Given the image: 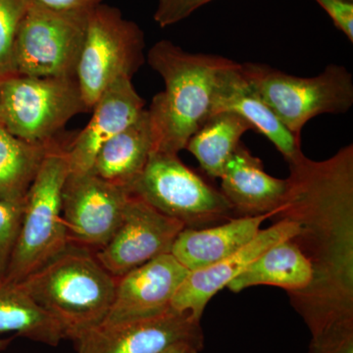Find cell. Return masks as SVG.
<instances>
[{
	"instance_id": "obj_22",
	"label": "cell",
	"mask_w": 353,
	"mask_h": 353,
	"mask_svg": "<svg viewBox=\"0 0 353 353\" xmlns=\"http://www.w3.org/2000/svg\"><path fill=\"white\" fill-rule=\"evenodd\" d=\"M252 125L238 114L218 112L209 116L205 122L188 141L189 150L209 176L221 178L234 150L241 145Z\"/></svg>"
},
{
	"instance_id": "obj_25",
	"label": "cell",
	"mask_w": 353,
	"mask_h": 353,
	"mask_svg": "<svg viewBox=\"0 0 353 353\" xmlns=\"http://www.w3.org/2000/svg\"><path fill=\"white\" fill-rule=\"evenodd\" d=\"M24 201L0 199V281L6 277L7 267L19 236Z\"/></svg>"
},
{
	"instance_id": "obj_6",
	"label": "cell",
	"mask_w": 353,
	"mask_h": 353,
	"mask_svg": "<svg viewBox=\"0 0 353 353\" xmlns=\"http://www.w3.org/2000/svg\"><path fill=\"white\" fill-rule=\"evenodd\" d=\"M87 111L77 78L0 79V125L23 141L51 143L72 118Z\"/></svg>"
},
{
	"instance_id": "obj_5",
	"label": "cell",
	"mask_w": 353,
	"mask_h": 353,
	"mask_svg": "<svg viewBox=\"0 0 353 353\" xmlns=\"http://www.w3.org/2000/svg\"><path fill=\"white\" fill-rule=\"evenodd\" d=\"M241 73L283 125L297 139L309 120L321 114L347 112L353 105L352 73L330 64L321 74L301 78L269 65L246 62Z\"/></svg>"
},
{
	"instance_id": "obj_1",
	"label": "cell",
	"mask_w": 353,
	"mask_h": 353,
	"mask_svg": "<svg viewBox=\"0 0 353 353\" xmlns=\"http://www.w3.org/2000/svg\"><path fill=\"white\" fill-rule=\"evenodd\" d=\"M287 194L273 217L299 223L292 236L313 268V283L296 309L312 339L353 329V145L323 161L289 162Z\"/></svg>"
},
{
	"instance_id": "obj_7",
	"label": "cell",
	"mask_w": 353,
	"mask_h": 353,
	"mask_svg": "<svg viewBox=\"0 0 353 353\" xmlns=\"http://www.w3.org/2000/svg\"><path fill=\"white\" fill-rule=\"evenodd\" d=\"M145 48L143 32L119 9L101 3L90 11L76 74L88 110L111 83L132 80L145 64Z\"/></svg>"
},
{
	"instance_id": "obj_16",
	"label": "cell",
	"mask_w": 353,
	"mask_h": 353,
	"mask_svg": "<svg viewBox=\"0 0 353 353\" xmlns=\"http://www.w3.org/2000/svg\"><path fill=\"white\" fill-rule=\"evenodd\" d=\"M224 111L238 114L248 121L253 130L276 146L288 162L303 154L301 139L281 123L270 106L245 80L241 63L236 61L220 72L213 92L210 115Z\"/></svg>"
},
{
	"instance_id": "obj_20",
	"label": "cell",
	"mask_w": 353,
	"mask_h": 353,
	"mask_svg": "<svg viewBox=\"0 0 353 353\" xmlns=\"http://www.w3.org/2000/svg\"><path fill=\"white\" fill-rule=\"evenodd\" d=\"M152 152V125L145 109L138 119L101 146L88 172L131 192Z\"/></svg>"
},
{
	"instance_id": "obj_27",
	"label": "cell",
	"mask_w": 353,
	"mask_h": 353,
	"mask_svg": "<svg viewBox=\"0 0 353 353\" xmlns=\"http://www.w3.org/2000/svg\"><path fill=\"white\" fill-rule=\"evenodd\" d=\"M334 26L353 43V0H315Z\"/></svg>"
},
{
	"instance_id": "obj_15",
	"label": "cell",
	"mask_w": 353,
	"mask_h": 353,
	"mask_svg": "<svg viewBox=\"0 0 353 353\" xmlns=\"http://www.w3.org/2000/svg\"><path fill=\"white\" fill-rule=\"evenodd\" d=\"M145 105L131 79L111 83L95 102L87 126L67 146L70 173L90 171L101 146L138 119Z\"/></svg>"
},
{
	"instance_id": "obj_29",
	"label": "cell",
	"mask_w": 353,
	"mask_h": 353,
	"mask_svg": "<svg viewBox=\"0 0 353 353\" xmlns=\"http://www.w3.org/2000/svg\"><path fill=\"white\" fill-rule=\"evenodd\" d=\"M202 350L199 345L192 343H179L167 348L161 353H199Z\"/></svg>"
},
{
	"instance_id": "obj_17",
	"label": "cell",
	"mask_w": 353,
	"mask_h": 353,
	"mask_svg": "<svg viewBox=\"0 0 353 353\" xmlns=\"http://www.w3.org/2000/svg\"><path fill=\"white\" fill-rule=\"evenodd\" d=\"M220 179V190L233 206L236 217L275 212L289 187L288 179L268 175L261 160L243 143L232 154Z\"/></svg>"
},
{
	"instance_id": "obj_30",
	"label": "cell",
	"mask_w": 353,
	"mask_h": 353,
	"mask_svg": "<svg viewBox=\"0 0 353 353\" xmlns=\"http://www.w3.org/2000/svg\"><path fill=\"white\" fill-rule=\"evenodd\" d=\"M13 338L10 339H0V352L2 350H6L7 347L10 345L11 341H12Z\"/></svg>"
},
{
	"instance_id": "obj_10",
	"label": "cell",
	"mask_w": 353,
	"mask_h": 353,
	"mask_svg": "<svg viewBox=\"0 0 353 353\" xmlns=\"http://www.w3.org/2000/svg\"><path fill=\"white\" fill-rule=\"evenodd\" d=\"M132 192L90 172L69 173L62 192V215L69 243L97 252L122 222Z\"/></svg>"
},
{
	"instance_id": "obj_8",
	"label": "cell",
	"mask_w": 353,
	"mask_h": 353,
	"mask_svg": "<svg viewBox=\"0 0 353 353\" xmlns=\"http://www.w3.org/2000/svg\"><path fill=\"white\" fill-rule=\"evenodd\" d=\"M131 192L185 228L218 225L236 217L223 192L175 154L152 152Z\"/></svg>"
},
{
	"instance_id": "obj_9",
	"label": "cell",
	"mask_w": 353,
	"mask_h": 353,
	"mask_svg": "<svg viewBox=\"0 0 353 353\" xmlns=\"http://www.w3.org/2000/svg\"><path fill=\"white\" fill-rule=\"evenodd\" d=\"M90 11L62 12L31 0L16 39L15 75L76 78Z\"/></svg>"
},
{
	"instance_id": "obj_14",
	"label": "cell",
	"mask_w": 353,
	"mask_h": 353,
	"mask_svg": "<svg viewBox=\"0 0 353 353\" xmlns=\"http://www.w3.org/2000/svg\"><path fill=\"white\" fill-rule=\"evenodd\" d=\"M271 227L260 230L254 239L234 254L201 270L190 272L176 290L171 307L179 311H190L201 320L204 309L210 299L226 287L234 278L266 252L271 246L296 236L299 223L285 217H276Z\"/></svg>"
},
{
	"instance_id": "obj_11",
	"label": "cell",
	"mask_w": 353,
	"mask_h": 353,
	"mask_svg": "<svg viewBox=\"0 0 353 353\" xmlns=\"http://www.w3.org/2000/svg\"><path fill=\"white\" fill-rule=\"evenodd\" d=\"M78 353H161L179 343L203 347L201 320L173 307L160 314L97 328L73 341Z\"/></svg>"
},
{
	"instance_id": "obj_18",
	"label": "cell",
	"mask_w": 353,
	"mask_h": 353,
	"mask_svg": "<svg viewBox=\"0 0 353 353\" xmlns=\"http://www.w3.org/2000/svg\"><path fill=\"white\" fill-rule=\"evenodd\" d=\"M274 213L245 216L205 229L183 228L172 246L171 254L190 272L218 263L250 243L265 221Z\"/></svg>"
},
{
	"instance_id": "obj_28",
	"label": "cell",
	"mask_w": 353,
	"mask_h": 353,
	"mask_svg": "<svg viewBox=\"0 0 353 353\" xmlns=\"http://www.w3.org/2000/svg\"><path fill=\"white\" fill-rule=\"evenodd\" d=\"M39 4L62 12L90 11L102 3V0H34Z\"/></svg>"
},
{
	"instance_id": "obj_24",
	"label": "cell",
	"mask_w": 353,
	"mask_h": 353,
	"mask_svg": "<svg viewBox=\"0 0 353 353\" xmlns=\"http://www.w3.org/2000/svg\"><path fill=\"white\" fill-rule=\"evenodd\" d=\"M31 0H0V79L15 75L14 50Z\"/></svg>"
},
{
	"instance_id": "obj_12",
	"label": "cell",
	"mask_w": 353,
	"mask_h": 353,
	"mask_svg": "<svg viewBox=\"0 0 353 353\" xmlns=\"http://www.w3.org/2000/svg\"><path fill=\"white\" fill-rule=\"evenodd\" d=\"M185 225L131 194L122 222L108 245L94 252L99 263L116 278L168 254Z\"/></svg>"
},
{
	"instance_id": "obj_23",
	"label": "cell",
	"mask_w": 353,
	"mask_h": 353,
	"mask_svg": "<svg viewBox=\"0 0 353 353\" xmlns=\"http://www.w3.org/2000/svg\"><path fill=\"white\" fill-rule=\"evenodd\" d=\"M57 143H34L13 136L0 125V199L24 201L46 153Z\"/></svg>"
},
{
	"instance_id": "obj_3",
	"label": "cell",
	"mask_w": 353,
	"mask_h": 353,
	"mask_svg": "<svg viewBox=\"0 0 353 353\" xmlns=\"http://www.w3.org/2000/svg\"><path fill=\"white\" fill-rule=\"evenodd\" d=\"M117 280L99 263L94 252L69 243L19 284L57 320L64 338L75 341L104 322Z\"/></svg>"
},
{
	"instance_id": "obj_21",
	"label": "cell",
	"mask_w": 353,
	"mask_h": 353,
	"mask_svg": "<svg viewBox=\"0 0 353 353\" xmlns=\"http://www.w3.org/2000/svg\"><path fill=\"white\" fill-rule=\"evenodd\" d=\"M14 333L50 347L65 340L57 320L44 311L20 284L0 281V334Z\"/></svg>"
},
{
	"instance_id": "obj_4",
	"label": "cell",
	"mask_w": 353,
	"mask_h": 353,
	"mask_svg": "<svg viewBox=\"0 0 353 353\" xmlns=\"http://www.w3.org/2000/svg\"><path fill=\"white\" fill-rule=\"evenodd\" d=\"M66 148L55 143L46 153L24 201L17 243L7 267V282H23L69 245L62 215V192L70 173Z\"/></svg>"
},
{
	"instance_id": "obj_2",
	"label": "cell",
	"mask_w": 353,
	"mask_h": 353,
	"mask_svg": "<svg viewBox=\"0 0 353 353\" xmlns=\"http://www.w3.org/2000/svg\"><path fill=\"white\" fill-rule=\"evenodd\" d=\"M146 60L165 83L148 109L153 152L178 155L210 115L218 75L233 60L188 52L166 39L148 50Z\"/></svg>"
},
{
	"instance_id": "obj_26",
	"label": "cell",
	"mask_w": 353,
	"mask_h": 353,
	"mask_svg": "<svg viewBox=\"0 0 353 353\" xmlns=\"http://www.w3.org/2000/svg\"><path fill=\"white\" fill-rule=\"evenodd\" d=\"M212 0H157L154 21L161 28L185 20Z\"/></svg>"
},
{
	"instance_id": "obj_19",
	"label": "cell",
	"mask_w": 353,
	"mask_h": 353,
	"mask_svg": "<svg viewBox=\"0 0 353 353\" xmlns=\"http://www.w3.org/2000/svg\"><path fill=\"white\" fill-rule=\"evenodd\" d=\"M312 283V265L292 236L262 253L227 288L233 292L256 285L282 288L289 292L292 306L296 309L307 296Z\"/></svg>"
},
{
	"instance_id": "obj_13",
	"label": "cell",
	"mask_w": 353,
	"mask_h": 353,
	"mask_svg": "<svg viewBox=\"0 0 353 353\" xmlns=\"http://www.w3.org/2000/svg\"><path fill=\"white\" fill-rule=\"evenodd\" d=\"M189 274L168 253L118 278L113 303L103 323L130 321L164 312L171 307L176 290Z\"/></svg>"
}]
</instances>
